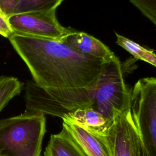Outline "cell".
I'll return each instance as SVG.
<instances>
[{
	"label": "cell",
	"mask_w": 156,
	"mask_h": 156,
	"mask_svg": "<svg viewBox=\"0 0 156 156\" xmlns=\"http://www.w3.org/2000/svg\"><path fill=\"white\" fill-rule=\"evenodd\" d=\"M63 127L77 143L86 156H112L107 138L98 136L66 121H63Z\"/></svg>",
	"instance_id": "cell-8"
},
{
	"label": "cell",
	"mask_w": 156,
	"mask_h": 156,
	"mask_svg": "<svg viewBox=\"0 0 156 156\" xmlns=\"http://www.w3.org/2000/svg\"><path fill=\"white\" fill-rule=\"evenodd\" d=\"M46 132L44 114L25 112L0 120V154L40 156Z\"/></svg>",
	"instance_id": "cell-2"
},
{
	"label": "cell",
	"mask_w": 156,
	"mask_h": 156,
	"mask_svg": "<svg viewBox=\"0 0 156 156\" xmlns=\"http://www.w3.org/2000/svg\"><path fill=\"white\" fill-rule=\"evenodd\" d=\"M0 156H3V155H1V154H0Z\"/></svg>",
	"instance_id": "cell-17"
},
{
	"label": "cell",
	"mask_w": 156,
	"mask_h": 156,
	"mask_svg": "<svg viewBox=\"0 0 156 156\" xmlns=\"http://www.w3.org/2000/svg\"><path fill=\"white\" fill-rule=\"evenodd\" d=\"M13 34L7 18L0 10V35L5 38H9Z\"/></svg>",
	"instance_id": "cell-15"
},
{
	"label": "cell",
	"mask_w": 156,
	"mask_h": 156,
	"mask_svg": "<svg viewBox=\"0 0 156 156\" xmlns=\"http://www.w3.org/2000/svg\"><path fill=\"white\" fill-rule=\"evenodd\" d=\"M56 10L28 12L9 17L13 34L38 38L60 40L71 30L62 26L55 15Z\"/></svg>",
	"instance_id": "cell-5"
},
{
	"label": "cell",
	"mask_w": 156,
	"mask_h": 156,
	"mask_svg": "<svg viewBox=\"0 0 156 156\" xmlns=\"http://www.w3.org/2000/svg\"><path fill=\"white\" fill-rule=\"evenodd\" d=\"M43 156H86L83 151L62 127V130L51 135Z\"/></svg>",
	"instance_id": "cell-11"
},
{
	"label": "cell",
	"mask_w": 156,
	"mask_h": 156,
	"mask_svg": "<svg viewBox=\"0 0 156 156\" xmlns=\"http://www.w3.org/2000/svg\"><path fill=\"white\" fill-rule=\"evenodd\" d=\"M129 1L149 19L156 28V0H129Z\"/></svg>",
	"instance_id": "cell-14"
},
{
	"label": "cell",
	"mask_w": 156,
	"mask_h": 156,
	"mask_svg": "<svg viewBox=\"0 0 156 156\" xmlns=\"http://www.w3.org/2000/svg\"><path fill=\"white\" fill-rule=\"evenodd\" d=\"M63 0H0V10L9 17L32 12L56 10Z\"/></svg>",
	"instance_id": "cell-10"
},
{
	"label": "cell",
	"mask_w": 156,
	"mask_h": 156,
	"mask_svg": "<svg viewBox=\"0 0 156 156\" xmlns=\"http://www.w3.org/2000/svg\"><path fill=\"white\" fill-rule=\"evenodd\" d=\"M131 111L147 156H156V77L139 79L132 90Z\"/></svg>",
	"instance_id": "cell-4"
},
{
	"label": "cell",
	"mask_w": 156,
	"mask_h": 156,
	"mask_svg": "<svg viewBox=\"0 0 156 156\" xmlns=\"http://www.w3.org/2000/svg\"><path fill=\"white\" fill-rule=\"evenodd\" d=\"M20 80L12 76L0 77V112L7 103L21 91Z\"/></svg>",
	"instance_id": "cell-13"
},
{
	"label": "cell",
	"mask_w": 156,
	"mask_h": 156,
	"mask_svg": "<svg viewBox=\"0 0 156 156\" xmlns=\"http://www.w3.org/2000/svg\"><path fill=\"white\" fill-rule=\"evenodd\" d=\"M60 41L79 53L102 58L106 62L116 57L102 41L83 32L71 30Z\"/></svg>",
	"instance_id": "cell-7"
},
{
	"label": "cell",
	"mask_w": 156,
	"mask_h": 156,
	"mask_svg": "<svg viewBox=\"0 0 156 156\" xmlns=\"http://www.w3.org/2000/svg\"><path fill=\"white\" fill-rule=\"evenodd\" d=\"M116 43L130 53L135 58L147 62L156 67V54L152 50L147 49L133 40L115 32Z\"/></svg>",
	"instance_id": "cell-12"
},
{
	"label": "cell",
	"mask_w": 156,
	"mask_h": 156,
	"mask_svg": "<svg viewBox=\"0 0 156 156\" xmlns=\"http://www.w3.org/2000/svg\"><path fill=\"white\" fill-rule=\"evenodd\" d=\"M138 156H147L146 150L144 147L143 143H141L140 138L139 141V146H138Z\"/></svg>",
	"instance_id": "cell-16"
},
{
	"label": "cell",
	"mask_w": 156,
	"mask_h": 156,
	"mask_svg": "<svg viewBox=\"0 0 156 156\" xmlns=\"http://www.w3.org/2000/svg\"><path fill=\"white\" fill-rule=\"evenodd\" d=\"M62 119L104 138H107L108 129L112 123L91 107L78 108L66 114Z\"/></svg>",
	"instance_id": "cell-9"
},
{
	"label": "cell",
	"mask_w": 156,
	"mask_h": 156,
	"mask_svg": "<svg viewBox=\"0 0 156 156\" xmlns=\"http://www.w3.org/2000/svg\"><path fill=\"white\" fill-rule=\"evenodd\" d=\"M131 96L121 63L116 57L105 65L93 91L91 107L113 122L116 113L131 109Z\"/></svg>",
	"instance_id": "cell-3"
},
{
	"label": "cell",
	"mask_w": 156,
	"mask_h": 156,
	"mask_svg": "<svg viewBox=\"0 0 156 156\" xmlns=\"http://www.w3.org/2000/svg\"><path fill=\"white\" fill-rule=\"evenodd\" d=\"M9 39L60 118L91 106L93 91L107 62L79 53L60 40L15 34Z\"/></svg>",
	"instance_id": "cell-1"
},
{
	"label": "cell",
	"mask_w": 156,
	"mask_h": 156,
	"mask_svg": "<svg viewBox=\"0 0 156 156\" xmlns=\"http://www.w3.org/2000/svg\"><path fill=\"white\" fill-rule=\"evenodd\" d=\"M107 140L112 156H138L140 136L131 109L114 115Z\"/></svg>",
	"instance_id": "cell-6"
}]
</instances>
